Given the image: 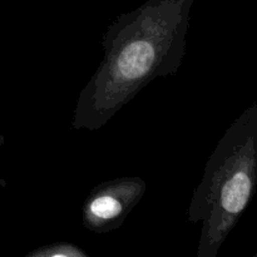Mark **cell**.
Wrapping results in <instances>:
<instances>
[{
  "mask_svg": "<svg viewBox=\"0 0 257 257\" xmlns=\"http://www.w3.org/2000/svg\"><path fill=\"white\" fill-rule=\"evenodd\" d=\"M193 2L148 0L110 23L102 62L78 97L74 130H100L152 80L178 72Z\"/></svg>",
  "mask_w": 257,
  "mask_h": 257,
  "instance_id": "obj_1",
  "label": "cell"
},
{
  "mask_svg": "<svg viewBox=\"0 0 257 257\" xmlns=\"http://www.w3.org/2000/svg\"><path fill=\"white\" fill-rule=\"evenodd\" d=\"M257 188V100L233 120L205 166L187 221L202 222L198 257H216Z\"/></svg>",
  "mask_w": 257,
  "mask_h": 257,
  "instance_id": "obj_2",
  "label": "cell"
},
{
  "mask_svg": "<svg viewBox=\"0 0 257 257\" xmlns=\"http://www.w3.org/2000/svg\"><path fill=\"white\" fill-rule=\"evenodd\" d=\"M146 190L147 183L138 176L118 177L99 183L83 203V226L94 233L118 230L142 200Z\"/></svg>",
  "mask_w": 257,
  "mask_h": 257,
  "instance_id": "obj_3",
  "label": "cell"
},
{
  "mask_svg": "<svg viewBox=\"0 0 257 257\" xmlns=\"http://www.w3.org/2000/svg\"><path fill=\"white\" fill-rule=\"evenodd\" d=\"M87 252L79 246L69 242H57L45 245L30 251L27 257H87Z\"/></svg>",
  "mask_w": 257,
  "mask_h": 257,
  "instance_id": "obj_4",
  "label": "cell"
},
{
  "mask_svg": "<svg viewBox=\"0 0 257 257\" xmlns=\"http://www.w3.org/2000/svg\"><path fill=\"white\" fill-rule=\"evenodd\" d=\"M4 141H5L4 136H2V135H0V151H2V147H3V145H4Z\"/></svg>",
  "mask_w": 257,
  "mask_h": 257,
  "instance_id": "obj_5",
  "label": "cell"
},
{
  "mask_svg": "<svg viewBox=\"0 0 257 257\" xmlns=\"http://www.w3.org/2000/svg\"><path fill=\"white\" fill-rule=\"evenodd\" d=\"M253 257H257V252L255 253V255H253Z\"/></svg>",
  "mask_w": 257,
  "mask_h": 257,
  "instance_id": "obj_6",
  "label": "cell"
}]
</instances>
